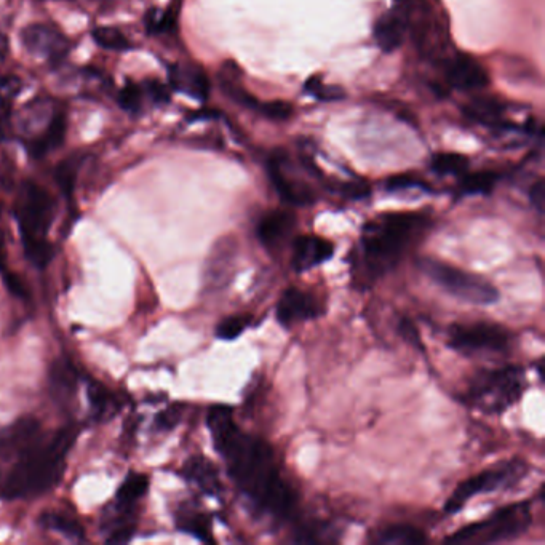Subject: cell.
<instances>
[{
    "instance_id": "21",
    "label": "cell",
    "mask_w": 545,
    "mask_h": 545,
    "mask_svg": "<svg viewBox=\"0 0 545 545\" xmlns=\"http://www.w3.org/2000/svg\"><path fill=\"white\" fill-rule=\"evenodd\" d=\"M40 426L36 419L24 418L0 432V451L16 458L39 442Z\"/></svg>"
},
{
    "instance_id": "45",
    "label": "cell",
    "mask_w": 545,
    "mask_h": 545,
    "mask_svg": "<svg viewBox=\"0 0 545 545\" xmlns=\"http://www.w3.org/2000/svg\"><path fill=\"white\" fill-rule=\"evenodd\" d=\"M8 55V37L5 32L0 29V63H4Z\"/></svg>"
},
{
    "instance_id": "28",
    "label": "cell",
    "mask_w": 545,
    "mask_h": 545,
    "mask_svg": "<svg viewBox=\"0 0 545 545\" xmlns=\"http://www.w3.org/2000/svg\"><path fill=\"white\" fill-rule=\"evenodd\" d=\"M376 542L382 545H422L427 536L411 525H390L376 534Z\"/></svg>"
},
{
    "instance_id": "3",
    "label": "cell",
    "mask_w": 545,
    "mask_h": 545,
    "mask_svg": "<svg viewBox=\"0 0 545 545\" xmlns=\"http://www.w3.org/2000/svg\"><path fill=\"white\" fill-rule=\"evenodd\" d=\"M429 227V218L418 211L384 213L363 227L360 253L371 279L389 274L402 261L411 243Z\"/></svg>"
},
{
    "instance_id": "38",
    "label": "cell",
    "mask_w": 545,
    "mask_h": 545,
    "mask_svg": "<svg viewBox=\"0 0 545 545\" xmlns=\"http://www.w3.org/2000/svg\"><path fill=\"white\" fill-rule=\"evenodd\" d=\"M256 112H259L264 119L272 120V122H285V120H290L291 116H293V106L287 101H269V103L261 101Z\"/></svg>"
},
{
    "instance_id": "24",
    "label": "cell",
    "mask_w": 545,
    "mask_h": 545,
    "mask_svg": "<svg viewBox=\"0 0 545 545\" xmlns=\"http://www.w3.org/2000/svg\"><path fill=\"white\" fill-rule=\"evenodd\" d=\"M405 34V16L400 10H390L386 15H382L374 28V37L384 53H392L402 47Z\"/></svg>"
},
{
    "instance_id": "18",
    "label": "cell",
    "mask_w": 545,
    "mask_h": 545,
    "mask_svg": "<svg viewBox=\"0 0 545 545\" xmlns=\"http://www.w3.org/2000/svg\"><path fill=\"white\" fill-rule=\"evenodd\" d=\"M170 85L194 100L205 101L210 95V80L202 66L194 63H176L168 69Z\"/></svg>"
},
{
    "instance_id": "12",
    "label": "cell",
    "mask_w": 545,
    "mask_h": 545,
    "mask_svg": "<svg viewBox=\"0 0 545 545\" xmlns=\"http://www.w3.org/2000/svg\"><path fill=\"white\" fill-rule=\"evenodd\" d=\"M21 44L31 55L58 66L71 52V40L52 24H29L21 31Z\"/></svg>"
},
{
    "instance_id": "39",
    "label": "cell",
    "mask_w": 545,
    "mask_h": 545,
    "mask_svg": "<svg viewBox=\"0 0 545 545\" xmlns=\"http://www.w3.org/2000/svg\"><path fill=\"white\" fill-rule=\"evenodd\" d=\"M184 405L181 403H173V405L165 408L162 413L157 414L156 429L160 432H165V430L175 429L178 424H180L181 419H183Z\"/></svg>"
},
{
    "instance_id": "30",
    "label": "cell",
    "mask_w": 545,
    "mask_h": 545,
    "mask_svg": "<svg viewBox=\"0 0 545 545\" xmlns=\"http://www.w3.org/2000/svg\"><path fill=\"white\" fill-rule=\"evenodd\" d=\"M39 522L47 528V530L56 531V533L63 534L66 538L76 539V541H84L85 531L77 522L76 518L71 517L64 512H45L40 515Z\"/></svg>"
},
{
    "instance_id": "29",
    "label": "cell",
    "mask_w": 545,
    "mask_h": 545,
    "mask_svg": "<svg viewBox=\"0 0 545 545\" xmlns=\"http://www.w3.org/2000/svg\"><path fill=\"white\" fill-rule=\"evenodd\" d=\"M176 525L184 533L192 534L203 542H215L211 533V522L208 515L197 512V510H181L176 517Z\"/></svg>"
},
{
    "instance_id": "36",
    "label": "cell",
    "mask_w": 545,
    "mask_h": 545,
    "mask_svg": "<svg viewBox=\"0 0 545 545\" xmlns=\"http://www.w3.org/2000/svg\"><path fill=\"white\" fill-rule=\"evenodd\" d=\"M80 157H71V159L64 160L63 164L56 170V180L63 189L64 194L71 195L76 186L77 172H79Z\"/></svg>"
},
{
    "instance_id": "35",
    "label": "cell",
    "mask_w": 545,
    "mask_h": 545,
    "mask_svg": "<svg viewBox=\"0 0 545 545\" xmlns=\"http://www.w3.org/2000/svg\"><path fill=\"white\" fill-rule=\"evenodd\" d=\"M251 319L248 315H232L227 317L216 327V338L223 341H234L250 327Z\"/></svg>"
},
{
    "instance_id": "26",
    "label": "cell",
    "mask_w": 545,
    "mask_h": 545,
    "mask_svg": "<svg viewBox=\"0 0 545 545\" xmlns=\"http://www.w3.org/2000/svg\"><path fill=\"white\" fill-rule=\"evenodd\" d=\"M87 398L90 403V410H92V416L98 421L111 418L112 414L119 411V402L114 397L111 390L106 389L103 384L98 381H88L87 384Z\"/></svg>"
},
{
    "instance_id": "8",
    "label": "cell",
    "mask_w": 545,
    "mask_h": 545,
    "mask_svg": "<svg viewBox=\"0 0 545 545\" xmlns=\"http://www.w3.org/2000/svg\"><path fill=\"white\" fill-rule=\"evenodd\" d=\"M530 502H517L496 510L480 522L470 523L446 538L448 544H498L514 541L530 530Z\"/></svg>"
},
{
    "instance_id": "40",
    "label": "cell",
    "mask_w": 545,
    "mask_h": 545,
    "mask_svg": "<svg viewBox=\"0 0 545 545\" xmlns=\"http://www.w3.org/2000/svg\"><path fill=\"white\" fill-rule=\"evenodd\" d=\"M398 331L400 335L403 336L405 341L411 344V346L416 347V349H422L421 335H419L418 328L414 327V323L410 319H400L398 323Z\"/></svg>"
},
{
    "instance_id": "23",
    "label": "cell",
    "mask_w": 545,
    "mask_h": 545,
    "mask_svg": "<svg viewBox=\"0 0 545 545\" xmlns=\"http://www.w3.org/2000/svg\"><path fill=\"white\" fill-rule=\"evenodd\" d=\"M219 87L229 100L234 101L237 106L242 108L258 109L261 101L256 96L251 95L247 88L243 87L242 74L240 68L232 61H227L221 66L218 74Z\"/></svg>"
},
{
    "instance_id": "9",
    "label": "cell",
    "mask_w": 545,
    "mask_h": 545,
    "mask_svg": "<svg viewBox=\"0 0 545 545\" xmlns=\"http://www.w3.org/2000/svg\"><path fill=\"white\" fill-rule=\"evenodd\" d=\"M419 269L435 285L446 291L453 298L474 306H491L499 301V290L482 275L472 274L459 267L443 263L434 258H422L418 261Z\"/></svg>"
},
{
    "instance_id": "41",
    "label": "cell",
    "mask_w": 545,
    "mask_h": 545,
    "mask_svg": "<svg viewBox=\"0 0 545 545\" xmlns=\"http://www.w3.org/2000/svg\"><path fill=\"white\" fill-rule=\"evenodd\" d=\"M530 200L531 205H533L534 208H536V211H538L539 215H544V207H545V183L542 178H539L536 183L531 186L530 189Z\"/></svg>"
},
{
    "instance_id": "11",
    "label": "cell",
    "mask_w": 545,
    "mask_h": 545,
    "mask_svg": "<svg viewBox=\"0 0 545 545\" xmlns=\"http://www.w3.org/2000/svg\"><path fill=\"white\" fill-rule=\"evenodd\" d=\"M510 344V331L498 323H464L448 330V346L462 355L499 354L506 352Z\"/></svg>"
},
{
    "instance_id": "7",
    "label": "cell",
    "mask_w": 545,
    "mask_h": 545,
    "mask_svg": "<svg viewBox=\"0 0 545 545\" xmlns=\"http://www.w3.org/2000/svg\"><path fill=\"white\" fill-rule=\"evenodd\" d=\"M526 374L522 366L506 365L478 371L466 392L467 405L485 414H502L523 397Z\"/></svg>"
},
{
    "instance_id": "32",
    "label": "cell",
    "mask_w": 545,
    "mask_h": 545,
    "mask_svg": "<svg viewBox=\"0 0 545 545\" xmlns=\"http://www.w3.org/2000/svg\"><path fill=\"white\" fill-rule=\"evenodd\" d=\"M470 160L466 156L461 154H454V152H446V154H437V156L430 162V167L438 175H464L469 168Z\"/></svg>"
},
{
    "instance_id": "16",
    "label": "cell",
    "mask_w": 545,
    "mask_h": 545,
    "mask_svg": "<svg viewBox=\"0 0 545 545\" xmlns=\"http://www.w3.org/2000/svg\"><path fill=\"white\" fill-rule=\"evenodd\" d=\"M446 76H448V82L461 92H480L490 84V77L483 68V64L478 63L472 56L462 55V53L448 58Z\"/></svg>"
},
{
    "instance_id": "5",
    "label": "cell",
    "mask_w": 545,
    "mask_h": 545,
    "mask_svg": "<svg viewBox=\"0 0 545 545\" xmlns=\"http://www.w3.org/2000/svg\"><path fill=\"white\" fill-rule=\"evenodd\" d=\"M12 127L29 156L40 159L66 140L68 111L52 96H37L13 114Z\"/></svg>"
},
{
    "instance_id": "43",
    "label": "cell",
    "mask_w": 545,
    "mask_h": 545,
    "mask_svg": "<svg viewBox=\"0 0 545 545\" xmlns=\"http://www.w3.org/2000/svg\"><path fill=\"white\" fill-rule=\"evenodd\" d=\"M419 186H421V183L408 175L395 176V178H390L389 183H387L389 191H402V189Z\"/></svg>"
},
{
    "instance_id": "33",
    "label": "cell",
    "mask_w": 545,
    "mask_h": 545,
    "mask_svg": "<svg viewBox=\"0 0 545 545\" xmlns=\"http://www.w3.org/2000/svg\"><path fill=\"white\" fill-rule=\"evenodd\" d=\"M499 181L498 173L477 172L466 175L461 181V192L467 195L490 194Z\"/></svg>"
},
{
    "instance_id": "46",
    "label": "cell",
    "mask_w": 545,
    "mask_h": 545,
    "mask_svg": "<svg viewBox=\"0 0 545 545\" xmlns=\"http://www.w3.org/2000/svg\"><path fill=\"white\" fill-rule=\"evenodd\" d=\"M0 221H2V205H0Z\"/></svg>"
},
{
    "instance_id": "13",
    "label": "cell",
    "mask_w": 545,
    "mask_h": 545,
    "mask_svg": "<svg viewBox=\"0 0 545 545\" xmlns=\"http://www.w3.org/2000/svg\"><path fill=\"white\" fill-rule=\"evenodd\" d=\"M275 314H277V320L282 327L291 328L298 323L322 317L323 306L319 299L309 291L290 287L280 296L279 303L275 307Z\"/></svg>"
},
{
    "instance_id": "22",
    "label": "cell",
    "mask_w": 545,
    "mask_h": 545,
    "mask_svg": "<svg viewBox=\"0 0 545 545\" xmlns=\"http://www.w3.org/2000/svg\"><path fill=\"white\" fill-rule=\"evenodd\" d=\"M50 392L56 402H71L79 386V371L76 365L69 359H58L50 366V376H48Z\"/></svg>"
},
{
    "instance_id": "19",
    "label": "cell",
    "mask_w": 545,
    "mask_h": 545,
    "mask_svg": "<svg viewBox=\"0 0 545 545\" xmlns=\"http://www.w3.org/2000/svg\"><path fill=\"white\" fill-rule=\"evenodd\" d=\"M181 474L186 478L187 482L194 483L203 494L218 498L219 494L223 493V483L219 477L218 467L205 458V456H192L184 462Z\"/></svg>"
},
{
    "instance_id": "15",
    "label": "cell",
    "mask_w": 545,
    "mask_h": 545,
    "mask_svg": "<svg viewBox=\"0 0 545 545\" xmlns=\"http://www.w3.org/2000/svg\"><path fill=\"white\" fill-rule=\"evenodd\" d=\"M170 100V88L159 80H146L143 84L128 80L117 96L120 108L132 114H140L149 104H164Z\"/></svg>"
},
{
    "instance_id": "34",
    "label": "cell",
    "mask_w": 545,
    "mask_h": 545,
    "mask_svg": "<svg viewBox=\"0 0 545 545\" xmlns=\"http://www.w3.org/2000/svg\"><path fill=\"white\" fill-rule=\"evenodd\" d=\"M20 82L16 77H0V133L10 117V106L20 92Z\"/></svg>"
},
{
    "instance_id": "6",
    "label": "cell",
    "mask_w": 545,
    "mask_h": 545,
    "mask_svg": "<svg viewBox=\"0 0 545 545\" xmlns=\"http://www.w3.org/2000/svg\"><path fill=\"white\" fill-rule=\"evenodd\" d=\"M416 50L427 60H448L451 47L450 23L438 0H398Z\"/></svg>"
},
{
    "instance_id": "1",
    "label": "cell",
    "mask_w": 545,
    "mask_h": 545,
    "mask_svg": "<svg viewBox=\"0 0 545 545\" xmlns=\"http://www.w3.org/2000/svg\"><path fill=\"white\" fill-rule=\"evenodd\" d=\"M207 426L215 450L226 462L227 474L251 507L274 520H287L298 496L283 478L271 445L242 432L231 406H211Z\"/></svg>"
},
{
    "instance_id": "31",
    "label": "cell",
    "mask_w": 545,
    "mask_h": 545,
    "mask_svg": "<svg viewBox=\"0 0 545 545\" xmlns=\"http://www.w3.org/2000/svg\"><path fill=\"white\" fill-rule=\"evenodd\" d=\"M92 36L96 44L100 45L104 50L127 52L132 48V42L125 36L124 32L112 28V26H100V28L93 29Z\"/></svg>"
},
{
    "instance_id": "4",
    "label": "cell",
    "mask_w": 545,
    "mask_h": 545,
    "mask_svg": "<svg viewBox=\"0 0 545 545\" xmlns=\"http://www.w3.org/2000/svg\"><path fill=\"white\" fill-rule=\"evenodd\" d=\"M15 218L24 255L32 266L45 269L55 255L52 243L48 242V232L55 219L52 194L36 181H23L16 192Z\"/></svg>"
},
{
    "instance_id": "10",
    "label": "cell",
    "mask_w": 545,
    "mask_h": 545,
    "mask_svg": "<svg viewBox=\"0 0 545 545\" xmlns=\"http://www.w3.org/2000/svg\"><path fill=\"white\" fill-rule=\"evenodd\" d=\"M530 469V464L520 458L498 462L480 474L464 480L446 501L445 510L448 514H458L467 502L478 494L509 490L522 482L523 478L530 474Z\"/></svg>"
},
{
    "instance_id": "44",
    "label": "cell",
    "mask_w": 545,
    "mask_h": 545,
    "mask_svg": "<svg viewBox=\"0 0 545 545\" xmlns=\"http://www.w3.org/2000/svg\"><path fill=\"white\" fill-rule=\"evenodd\" d=\"M5 264H7V248H5L4 232L0 229V272H5Z\"/></svg>"
},
{
    "instance_id": "2",
    "label": "cell",
    "mask_w": 545,
    "mask_h": 545,
    "mask_svg": "<svg viewBox=\"0 0 545 545\" xmlns=\"http://www.w3.org/2000/svg\"><path fill=\"white\" fill-rule=\"evenodd\" d=\"M77 429L63 427L50 440H39L16 458L15 466L0 482L5 499H31L53 490L63 478L66 458L76 442Z\"/></svg>"
},
{
    "instance_id": "14",
    "label": "cell",
    "mask_w": 545,
    "mask_h": 545,
    "mask_svg": "<svg viewBox=\"0 0 545 545\" xmlns=\"http://www.w3.org/2000/svg\"><path fill=\"white\" fill-rule=\"evenodd\" d=\"M269 178L274 184L275 191L282 197L283 202L295 207H307L315 202L314 191L304 181L298 180L287 170V160L283 157H272L269 162Z\"/></svg>"
},
{
    "instance_id": "42",
    "label": "cell",
    "mask_w": 545,
    "mask_h": 545,
    "mask_svg": "<svg viewBox=\"0 0 545 545\" xmlns=\"http://www.w3.org/2000/svg\"><path fill=\"white\" fill-rule=\"evenodd\" d=\"M5 285L8 290L12 291L13 295L18 298H26L28 296V290L24 287L23 280L16 274H10V272H4Z\"/></svg>"
},
{
    "instance_id": "37",
    "label": "cell",
    "mask_w": 545,
    "mask_h": 545,
    "mask_svg": "<svg viewBox=\"0 0 545 545\" xmlns=\"http://www.w3.org/2000/svg\"><path fill=\"white\" fill-rule=\"evenodd\" d=\"M306 92L311 93L317 100L327 101V103H333V101L343 100L344 98L343 88L323 84L319 77H311V79L307 80Z\"/></svg>"
},
{
    "instance_id": "25",
    "label": "cell",
    "mask_w": 545,
    "mask_h": 545,
    "mask_svg": "<svg viewBox=\"0 0 545 545\" xmlns=\"http://www.w3.org/2000/svg\"><path fill=\"white\" fill-rule=\"evenodd\" d=\"M504 112H506V103H502L493 96L475 98L466 108V116L469 119L491 128L509 127V122L504 119Z\"/></svg>"
},
{
    "instance_id": "27",
    "label": "cell",
    "mask_w": 545,
    "mask_h": 545,
    "mask_svg": "<svg viewBox=\"0 0 545 545\" xmlns=\"http://www.w3.org/2000/svg\"><path fill=\"white\" fill-rule=\"evenodd\" d=\"M149 490V478L144 474H130L119 486L116 504L120 509L133 510L136 504L146 496Z\"/></svg>"
},
{
    "instance_id": "17",
    "label": "cell",
    "mask_w": 545,
    "mask_h": 545,
    "mask_svg": "<svg viewBox=\"0 0 545 545\" xmlns=\"http://www.w3.org/2000/svg\"><path fill=\"white\" fill-rule=\"evenodd\" d=\"M335 255V245L319 235H301L293 243L291 266L296 272L311 271Z\"/></svg>"
},
{
    "instance_id": "20",
    "label": "cell",
    "mask_w": 545,
    "mask_h": 545,
    "mask_svg": "<svg viewBox=\"0 0 545 545\" xmlns=\"http://www.w3.org/2000/svg\"><path fill=\"white\" fill-rule=\"evenodd\" d=\"M296 218L290 211L274 210L264 215L258 224V239L267 250L282 247L295 229Z\"/></svg>"
}]
</instances>
